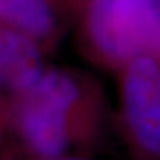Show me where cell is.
Segmentation results:
<instances>
[{
	"mask_svg": "<svg viewBox=\"0 0 160 160\" xmlns=\"http://www.w3.org/2000/svg\"><path fill=\"white\" fill-rule=\"evenodd\" d=\"M42 74L36 45L19 31L0 27V86L22 92Z\"/></svg>",
	"mask_w": 160,
	"mask_h": 160,
	"instance_id": "4",
	"label": "cell"
},
{
	"mask_svg": "<svg viewBox=\"0 0 160 160\" xmlns=\"http://www.w3.org/2000/svg\"><path fill=\"white\" fill-rule=\"evenodd\" d=\"M122 113L131 160H160V61L139 55L125 65Z\"/></svg>",
	"mask_w": 160,
	"mask_h": 160,
	"instance_id": "3",
	"label": "cell"
},
{
	"mask_svg": "<svg viewBox=\"0 0 160 160\" xmlns=\"http://www.w3.org/2000/svg\"><path fill=\"white\" fill-rule=\"evenodd\" d=\"M0 133H2V129H0Z\"/></svg>",
	"mask_w": 160,
	"mask_h": 160,
	"instance_id": "7",
	"label": "cell"
},
{
	"mask_svg": "<svg viewBox=\"0 0 160 160\" xmlns=\"http://www.w3.org/2000/svg\"><path fill=\"white\" fill-rule=\"evenodd\" d=\"M88 33L110 64L126 65L139 55L160 61V0H93Z\"/></svg>",
	"mask_w": 160,
	"mask_h": 160,
	"instance_id": "2",
	"label": "cell"
},
{
	"mask_svg": "<svg viewBox=\"0 0 160 160\" xmlns=\"http://www.w3.org/2000/svg\"><path fill=\"white\" fill-rule=\"evenodd\" d=\"M21 154L27 159L67 156L88 148L95 138V123L86 108L83 88L71 73H42L21 92L13 114Z\"/></svg>",
	"mask_w": 160,
	"mask_h": 160,
	"instance_id": "1",
	"label": "cell"
},
{
	"mask_svg": "<svg viewBox=\"0 0 160 160\" xmlns=\"http://www.w3.org/2000/svg\"><path fill=\"white\" fill-rule=\"evenodd\" d=\"M0 21L31 37H43L52 28L46 0H0Z\"/></svg>",
	"mask_w": 160,
	"mask_h": 160,
	"instance_id": "5",
	"label": "cell"
},
{
	"mask_svg": "<svg viewBox=\"0 0 160 160\" xmlns=\"http://www.w3.org/2000/svg\"><path fill=\"white\" fill-rule=\"evenodd\" d=\"M0 160H88L86 157L80 154H67L59 156V157H52V159H27L19 154H0Z\"/></svg>",
	"mask_w": 160,
	"mask_h": 160,
	"instance_id": "6",
	"label": "cell"
}]
</instances>
